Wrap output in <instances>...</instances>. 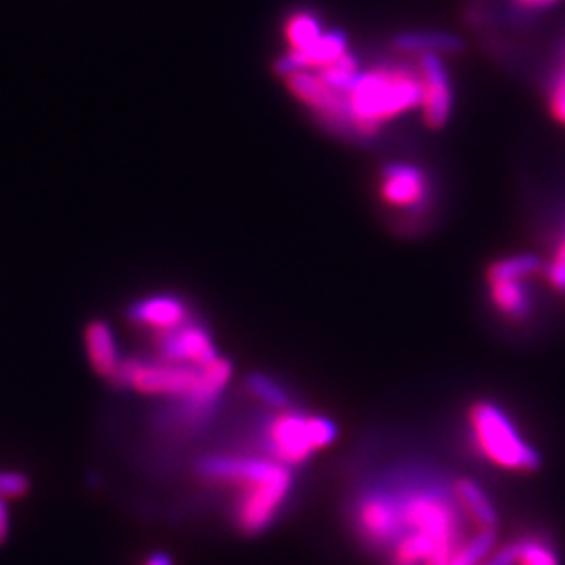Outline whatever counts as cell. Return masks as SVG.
Here are the masks:
<instances>
[{
	"label": "cell",
	"mask_w": 565,
	"mask_h": 565,
	"mask_svg": "<svg viewBox=\"0 0 565 565\" xmlns=\"http://www.w3.org/2000/svg\"><path fill=\"white\" fill-rule=\"evenodd\" d=\"M417 72L421 80V116L427 128L440 130L448 124L452 113V82L444 57L419 55Z\"/></svg>",
	"instance_id": "9c48e42d"
},
{
	"label": "cell",
	"mask_w": 565,
	"mask_h": 565,
	"mask_svg": "<svg viewBox=\"0 0 565 565\" xmlns=\"http://www.w3.org/2000/svg\"><path fill=\"white\" fill-rule=\"evenodd\" d=\"M247 388H250V392L258 400H262L268 406H273V409L285 411L289 406V394L285 392L283 386H279V383L273 377L256 373V375L247 379Z\"/></svg>",
	"instance_id": "603a6c76"
},
{
	"label": "cell",
	"mask_w": 565,
	"mask_h": 565,
	"mask_svg": "<svg viewBox=\"0 0 565 565\" xmlns=\"http://www.w3.org/2000/svg\"><path fill=\"white\" fill-rule=\"evenodd\" d=\"M545 260L538 254H513L507 258L496 260L488 266L486 279L488 283L494 281H524L540 270H545Z\"/></svg>",
	"instance_id": "d6986e66"
},
{
	"label": "cell",
	"mask_w": 565,
	"mask_h": 565,
	"mask_svg": "<svg viewBox=\"0 0 565 565\" xmlns=\"http://www.w3.org/2000/svg\"><path fill=\"white\" fill-rule=\"evenodd\" d=\"M381 199L396 210H421L429 199V178L415 164H388L381 170Z\"/></svg>",
	"instance_id": "8fae6325"
},
{
	"label": "cell",
	"mask_w": 565,
	"mask_h": 565,
	"mask_svg": "<svg viewBox=\"0 0 565 565\" xmlns=\"http://www.w3.org/2000/svg\"><path fill=\"white\" fill-rule=\"evenodd\" d=\"M145 565H174V563H172V559H170L166 553H153V555L145 561Z\"/></svg>",
	"instance_id": "4dcf8cb0"
},
{
	"label": "cell",
	"mask_w": 565,
	"mask_h": 565,
	"mask_svg": "<svg viewBox=\"0 0 565 565\" xmlns=\"http://www.w3.org/2000/svg\"><path fill=\"white\" fill-rule=\"evenodd\" d=\"M496 540H499V532L496 530H478L467 542L459 545V549L442 565H480L490 557L492 549L496 547Z\"/></svg>",
	"instance_id": "44dd1931"
},
{
	"label": "cell",
	"mask_w": 565,
	"mask_h": 565,
	"mask_svg": "<svg viewBox=\"0 0 565 565\" xmlns=\"http://www.w3.org/2000/svg\"><path fill=\"white\" fill-rule=\"evenodd\" d=\"M517 565H561L557 553L540 540L517 542Z\"/></svg>",
	"instance_id": "cb8c5ba5"
},
{
	"label": "cell",
	"mask_w": 565,
	"mask_h": 565,
	"mask_svg": "<svg viewBox=\"0 0 565 565\" xmlns=\"http://www.w3.org/2000/svg\"><path fill=\"white\" fill-rule=\"evenodd\" d=\"M84 344L88 363L95 369V373L107 377L109 381L116 377L124 360L120 358L116 335H113L111 327L105 321H93L86 327Z\"/></svg>",
	"instance_id": "9a60e30c"
},
{
	"label": "cell",
	"mask_w": 565,
	"mask_h": 565,
	"mask_svg": "<svg viewBox=\"0 0 565 565\" xmlns=\"http://www.w3.org/2000/svg\"><path fill=\"white\" fill-rule=\"evenodd\" d=\"M30 490V480L19 471H0V496L3 499H19Z\"/></svg>",
	"instance_id": "d4e9b609"
},
{
	"label": "cell",
	"mask_w": 565,
	"mask_h": 565,
	"mask_svg": "<svg viewBox=\"0 0 565 565\" xmlns=\"http://www.w3.org/2000/svg\"><path fill=\"white\" fill-rule=\"evenodd\" d=\"M515 3L524 9H547L561 3V0H515Z\"/></svg>",
	"instance_id": "f546056e"
},
{
	"label": "cell",
	"mask_w": 565,
	"mask_h": 565,
	"mask_svg": "<svg viewBox=\"0 0 565 565\" xmlns=\"http://www.w3.org/2000/svg\"><path fill=\"white\" fill-rule=\"evenodd\" d=\"M480 565H517V542L505 545L501 551H496L488 559H484Z\"/></svg>",
	"instance_id": "83f0119b"
},
{
	"label": "cell",
	"mask_w": 565,
	"mask_h": 565,
	"mask_svg": "<svg viewBox=\"0 0 565 565\" xmlns=\"http://www.w3.org/2000/svg\"><path fill=\"white\" fill-rule=\"evenodd\" d=\"M337 440V425L321 415H300L283 411L266 425V446L273 461L287 467L302 465L314 450Z\"/></svg>",
	"instance_id": "5b68a950"
},
{
	"label": "cell",
	"mask_w": 565,
	"mask_h": 565,
	"mask_svg": "<svg viewBox=\"0 0 565 565\" xmlns=\"http://www.w3.org/2000/svg\"><path fill=\"white\" fill-rule=\"evenodd\" d=\"M549 107L553 116L565 124V63L561 67V72L557 74L553 88H551V99H549Z\"/></svg>",
	"instance_id": "4316f807"
},
{
	"label": "cell",
	"mask_w": 565,
	"mask_h": 565,
	"mask_svg": "<svg viewBox=\"0 0 565 565\" xmlns=\"http://www.w3.org/2000/svg\"><path fill=\"white\" fill-rule=\"evenodd\" d=\"M396 49L415 55H459L465 51L461 36L450 32H402L394 38Z\"/></svg>",
	"instance_id": "2e32d148"
},
{
	"label": "cell",
	"mask_w": 565,
	"mask_h": 565,
	"mask_svg": "<svg viewBox=\"0 0 565 565\" xmlns=\"http://www.w3.org/2000/svg\"><path fill=\"white\" fill-rule=\"evenodd\" d=\"M11 532V511H9V501L0 496V547L5 545Z\"/></svg>",
	"instance_id": "f1b7e54d"
},
{
	"label": "cell",
	"mask_w": 565,
	"mask_h": 565,
	"mask_svg": "<svg viewBox=\"0 0 565 565\" xmlns=\"http://www.w3.org/2000/svg\"><path fill=\"white\" fill-rule=\"evenodd\" d=\"M293 486L291 469L287 465H279L270 476L241 488V496L235 505V524L243 534H260L275 517Z\"/></svg>",
	"instance_id": "8992f818"
},
{
	"label": "cell",
	"mask_w": 565,
	"mask_h": 565,
	"mask_svg": "<svg viewBox=\"0 0 565 565\" xmlns=\"http://www.w3.org/2000/svg\"><path fill=\"white\" fill-rule=\"evenodd\" d=\"M415 107H421V80L411 67H373L360 74L348 93L350 120L360 141L373 139L383 122Z\"/></svg>",
	"instance_id": "7a4b0ae2"
},
{
	"label": "cell",
	"mask_w": 565,
	"mask_h": 565,
	"mask_svg": "<svg viewBox=\"0 0 565 565\" xmlns=\"http://www.w3.org/2000/svg\"><path fill=\"white\" fill-rule=\"evenodd\" d=\"M314 74L325 84H329L333 90H337V93L348 95L354 84L358 82L360 74H363V70H360L358 59L348 51L344 57H339L337 61L321 67V70H314Z\"/></svg>",
	"instance_id": "ffe728a7"
},
{
	"label": "cell",
	"mask_w": 565,
	"mask_h": 565,
	"mask_svg": "<svg viewBox=\"0 0 565 565\" xmlns=\"http://www.w3.org/2000/svg\"><path fill=\"white\" fill-rule=\"evenodd\" d=\"M157 352L162 360L176 365L206 367L218 358L210 331L193 321H187L172 331L157 335Z\"/></svg>",
	"instance_id": "30bf717a"
},
{
	"label": "cell",
	"mask_w": 565,
	"mask_h": 565,
	"mask_svg": "<svg viewBox=\"0 0 565 565\" xmlns=\"http://www.w3.org/2000/svg\"><path fill=\"white\" fill-rule=\"evenodd\" d=\"M469 419L482 452L494 465L526 473L542 467V455L536 446L519 436L517 427L501 406L480 400L471 406Z\"/></svg>",
	"instance_id": "3957f363"
},
{
	"label": "cell",
	"mask_w": 565,
	"mask_h": 565,
	"mask_svg": "<svg viewBox=\"0 0 565 565\" xmlns=\"http://www.w3.org/2000/svg\"><path fill=\"white\" fill-rule=\"evenodd\" d=\"M287 86L329 130L342 132L350 139H358L350 120L348 95L337 93L314 72H296L287 76Z\"/></svg>",
	"instance_id": "52a82bcc"
},
{
	"label": "cell",
	"mask_w": 565,
	"mask_h": 565,
	"mask_svg": "<svg viewBox=\"0 0 565 565\" xmlns=\"http://www.w3.org/2000/svg\"><path fill=\"white\" fill-rule=\"evenodd\" d=\"M455 494L480 530H499V513H496L490 496L476 482L469 478L459 480Z\"/></svg>",
	"instance_id": "e0dca14e"
},
{
	"label": "cell",
	"mask_w": 565,
	"mask_h": 565,
	"mask_svg": "<svg viewBox=\"0 0 565 565\" xmlns=\"http://www.w3.org/2000/svg\"><path fill=\"white\" fill-rule=\"evenodd\" d=\"M490 285V302L509 316L511 321H524L532 312L530 293L524 281H494Z\"/></svg>",
	"instance_id": "ac0fdd59"
},
{
	"label": "cell",
	"mask_w": 565,
	"mask_h": 565,
	"mask_svg": "<svg viewBox=\"0 0 565 565\" xmlns=\"http://www.w3.org/2000/svg\"><path fill=\"white\" fill-rule=\"evenodd\" d=\"M348 53V34L342 30H327L310 47L289 51L277 61V74L287 78L296 72H314L337 61Z\"/></svg>",
	"instance_id": "7c38bea8"
},
{
	"label": "cell",
	"mask_w": 565,
	"mask_h": 565,
	"mask_svg": "<svg viewBox=\"0 0 565 565\" xmlns=\"http://www.w3.org/2000/svg\"><path fill=\"white\" fill-rule=\"evenodd\" d=\"M233 365L226 358H216L206 367L176 365L168 360H124L111 383L130 386L147 396L174 398L197 406V409L212 411L214 402L229 386Z\"/></svg>",
	"instance_id": "6da1fadb"
},
{
	"label": "cell",
	"mask_w": 565,
	"mask_h": 565,
	"mask_svg": "<svg viewBox=\"0 0 565 565\" xmlns=\"http://www.w3.org/2000/svg\"><path fill=\"white\" fill-rule=\"evenodd\" d=\"M563 296H565V293H563Z\"/></svg>",
	"instance_id": "1f68e13d"
},
{
	"label": "cell",
	"mask_w": 565,
	"mask_h": 565,
	"mask_svg": "<svg viewBox=\"0 0 565 565\" xmlns=\"http://www.w3.org/2000/svg\"><path fill=\"white\" fill-rule=\"evenodd\" d=\"M128 316L132 323L153 329L157 335L191 321L187 304L178 296H170V293H160V296H149L134 302L128 308Z\"/></svg>",
	"instance_id": "5bb4252c"
},
{
	"label": "cell",
	"mask_w": 565,
	"mask_h": 565,
	"mask_svg": "<svg viewBox=\"0 0 565 565\" xmlns=\"http://www.w3.org/2000/svg\"><path fill=\"white\" fill-rule=\"evenodd\" d=\"M398 507L404 532H415L434 542L438 551L436 565H442L459 549V517L444 492L417 490L398 499Z\"/></svg>",
	"instance_id": "277c9868"
},
{
	"label": "cell",
	"mask_w": 565,
	"mask_h": 565,
	"mask_svg": "<svg viewBox=\"0 0 565 565\" xmlns=\"http://www.w3.org/2000/svg\"><path fill=\"white\" fill-rule=\"evenodd\" d=\"M545 275L557 291L565 293V239L557 247L553 260L545 266Z\"/></svg>",
	"instance_id": "484cf974"
},
{
	"label": "cell",
	"mask_w": 565,
	"mask_h": 565,
	"mask_svg": "<svg viewBox=\"0 0 565 565\" xmlns=\"http://www.w3.org/2000/svg\"><path fill=\"white\" fill-rule=\"evenodd\" d=\"M354 528L371 547H392L402 536L398 496L388 492H367L354 507Z\"/></svg>",
	"instance_id": "ba28073f"
},
{
	"label": "cell",
	"mask_w": 565,
	"mask_h": 565,
	"mask_svg": "<svg viewBox=\"0 0 565 565\" xmlns=\"http://www.w3.org/2000/svg\"><path fill=\"white\" fill-rule=\"evenodd\" d=\"M323 32H325V30H323V26H321L319 17H316V15L310 13V11L293 13V15L287 19V24H285V36H287V42H289L291 51H300V49L310 47V44H312L316 38H321Z\"/></svg>",
	"instance_id": "7402d4cb"
},
{
	"label": "cell",
	"mask_w": 565,
	"mask_h": 565,
	"mask_svg": "<svg viewBox=\"0 0 565 565\" xmlns=\"http://www.w3.org/2000/svg\"><path fill=\"white\" fill-rule=\"evenodd\" d=\"M281 463L256 457H235V455H216L199 461L197 471L201 478L212 482L235 484L239 488L250 486L266 476H270Z\"/></svg>",
	"instance_id": "4fadbf2b"
}]
</instances>
